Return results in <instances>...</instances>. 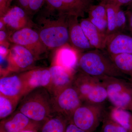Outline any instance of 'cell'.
Wrapping results in <instances>:
<instances>
[{
    "mask_svg": "<svg viewBox=\"0 0 132 132\" xmlns=\"http://www.w3.org/2000/svg\"><path fill=\"white\" fill-rule=\"evenodd\" d=\"M20 102L17 110L38 123H44L55 113L52 95L45 88L32 90L24 95Z\"/></svg>",
    "mask_w": 132,
    "mask_h": 132,
    "instance_id": "cell-1",
    "label": "cell"
},
{
    "mask_svg": "<svg viewBox=\"0 0 132 132\" xmlns=\"http://www.w3.org/2000/svg\"><path fill=\"white\" fill-rule=\"evenodd\" d=\"M101 50H89L81 55L78 61L80 71L98 79L105 76L125 77V75L119 71L109 55Z\"/></svg>",
    "mask_w": 132,
    "mask_h": 132,
    "instance_id": "cell-2",
    "label": "cell"
},
{
    "mask_svg": "<svg viewBox=\"0 0 132 132\" xmlns=\"http://www.w3.org/2000/svg\"><path fill=\"white\" fill-rule=\"evenodd\" d=\"M70 15L60 14L57 19H43L41 21L39 34L45 46L50 48L64 46L69 42L68 17Z\"/></svg>",
    "mask_w": 132,
    "mask_h": 132,
    "instance_id": "cell-3",
    "label": "cell"
},
{
    "mask_svg": "<svg viewBox=\"0 0 132 132\" xmlns=\"http://www.w3.org/2000/svg\"><path fill=\"white\" fill-rule=\"evenodd\" d=\"M72 85L83 103L103 105L108 99L106 89L98 78L81 71L75 74Z\"/></svg>",
    "mask_w": 132,
    "mask_h": 132,
    "instance_id": "cell-4",
    "label": "cell"
},
{
    "mask_svg": "<svg viewBox=\"0 0 132 132\" xmlns=\"http://www.w3.org/2000/svg\"><path fill=\"white\" fill-rule=\"evenodd\" d=\"M99 79L106 89L113 106L128 110L132 101V84L121 78L105 76Z\"/></svg>",
    "mask_w": 132,
    "mask_h": 132,
    "instance_id": "cell-5",
    "label": "cell"
},
{
    "mask_svg": "<svg viewBox=\"0 0 132 132\" xmlns=\"http://www.w3.org/2000/svg\"><path fill=\"white\" fill-rule=\"evenodd\" d=\"M105 114L103 105L82 103L75 111L68 121L86 131L94 132Z\"/></svg>",
    "mask_w": 132,
    "mask_h": 132,
    "instance_id": "cell-6",
    "label": "cell"
},
{
    "mask_svg": "<svg viewBox=\"0 0 132 132\" xmlns=\"http://www.w3.org/2000/svg\"><path fill=\"white\" fill-rule=\"evenodd\" d=\"M52 103L55 113L62 115L68 121L75 111L83 102L72 85L52 97Z\"/></svg>",
    "mask_w": 132,
    "mask_h": 132,
    "instance_id": "cell-7",
    "label": "cell"
},
{
    "mask_svg": "<svg viewBox=\"0 0 132 132\" xmlns=\"http://www.w3.org/2000/svg\"><path fill=\"white\" fill-rule=\"evenodd\" d=\"M10 39L16 45H21L30 50L36 59L46 52L47 47L42 41L39 33L31 28L15 31Z\"/></svg>",
    "mask_w": 132,
    "mask_h": 132,
    "instance_id": "cell-8",
    "label": "cell"
},
{
    "mask_svg": "<svg viewBox=\"0 0 132 132\" xmlns=\"http://www.w3.org/2000/svg\"><path fill=\"white\" fill-rule=\"evenodd\" d=\"M8 55L9 69L13 72L28 70L37 59L30 50L16 44L12 47Z\"/></svg>",
    "mask_w": 132,
    "mask_h": 132,
    "instance_id": "cell-9",
    "label": "cell"
},
{
    "mask_svg": "<svg viewBox=\"0 0 132 132\" xmlns=\"http://www.w3.org/2000/svg\"><path fill=\"white\" fill-rule=\"evenodd\" d=\"M42 125L17 110L8 118L1 121L0 129L6 132H21L29 130L38 132Z\"/></svg>",
    "mask_w": 132,
    "mask_h": 132,
    "instance_id": "cell-10",
    "label": "cell"
},
{
    "mask_svg": "<svg viewBox=\"0 0 132 132\" xmlns=\"http://www.w3.org/2000/svg\"><path fill=\"white\" fill-rule=\"evenodd\" d=\"M29 91L21 75H4L0 79V95L21 100Z\"/></svg>",
    "mask_w": 132,
    "mask_h": 132,
    "instance_id": "cell-11",
    "label": "cell"
},
{
    "mask_svg": "<svg viewBox=\"0 0 132 132\" xmlns=\"http://www.w3.org/2000/svg\"><path fill=\"white\" fill-rule=\"evenodd\" d=\"M49 69L51 80L47 90L52 97H54L65 88L72 85L75 73L74 71L57 65H53Z\"/></svg>",
    "mask_w": 132,
    "mask_h": 132,
    "instance_id": "cell-12",
    "label": "cell"
},
{
    "mask_svg": "<svg viewBox=\"0 0 132 132\" xmlns=\"http://www.w3.org/2000/svg\"><path fill=\"white\" fill-rule=\"evenodd\" d=\"M78 18L74 15L69 16V42L73 48L81 52L93 49V47L85 35Z\"/></svg>",
    "mask_w": 132,
    "mask_h": 132,
    "instance_id": "cell-13",
    "label": "cell"
},
{
    "mask_svg": "<svg viewBox=\"0 0 132 132\" xmlns=\"http://www.w3.org/2000/svg\"><path fill=\"white\" fill-rule=\"evenodd\" d=\"M29 15L23 9L19 6H14L10 8L6 13L1 17L5 25L9 28L15 31L29 27Z\"/></svg>",
    "mask_w": 132,
    "mask_h": 132,
    "instance_id": "cell-14",
    "label": "cell"
},
{
    "mask_svg": "<svg viewBox=\"0 0 132 132\" xmlns=\"http://www.w3.org/2000/svg\"><path fill=\"white\" fill-rule=\"evenodd\" d=\"M21 75L26 82L29 92L38 88H45L47 89L51 83L49 69H34Z\"/></svg>",
    "mask_w": 132,
    "mask_h": 132,
    "instance_id": "cell-15",
    "label": "cell"
},
{
    "mask_svg": "<svg viewBox=\"0 0 132 132\" xmlns=\"http://www.w3.org/2000/svg\"><path fill=\"white\" fill-rule=\"evenodd\" d=\"M105 49L109 55L132 54V36L118 33L108 36Z\"/></svg>",
    "mask_w": 132,
    "mask_h": 132,
    "instance_id": "cell-16",
    "label": "cell"
},
{
    "mask_svg": "<svg viewBox=\"0 0 132 132\" xmlns=\"http://www.w3.org/2000/svg\"><path fill=\"white\" fill-rule=\"evenodd\" d=\"M80 26L89 42L94 48L105 49L108 37L90 21L88 18L81 19Z\"/></svg>",
    "mask_w": 132,
    "mask_h": 132,
    "instance_id": "cell-17",
    "label": "cell"
},
{
    "mask_svg": "<svg viewBox=\"0 0 132 132\" xmlns=\"http://www.w3.org/2000/svg\"><path fill=\"white\" fill-rule=\"evenodd\" d=\"M78 59L76 50L67 45L59 48L55 58L53 65L61 66L66 69L74 71Z\"/></svg>",
    "mask_w": 132,
    "mask_h": 132,
    "instance_id": "cell-18",
    "label": "cell"
},
{
    "mask_svg": "<svg viewBox=\"0 0 132 132\" xmlns=\"http://www.w3.org/2000/svg\"><path fill=\"white\" fill-rule=\"evenodd\" d=\"M87 13L90 21L102 32L106 34L108 22L106 4L100 2L98 5H92Z\"/></svg>",
    "mask_w": 132,
    "mask_h": 132,
    "instance_id": "cell-19",
    "label": "cell"
},
{
    "mask_svg": "<svg viewBox=\"0 0 132 132\" xmlns=\"http://www.w3.org/2000/svg\"><path fill=\"white\" fill-rule=\"evenodd\" d=\"M68 121L64 116L55 113L43 123L40 132H65Z\"/></svg>",
    "mask_w": 132,
    "mask_h": 132,
    "instance_id": "cell-20",
    "label": "cell"
},
{
    "mask_svg": "<svg viewBox=\"0 0 132 132\" xmlns=\"http://www.w3.org/2000/svg\"><path fill=\"white\" fill-rule=\"evenodd\" d=\"M108 114L114 121L132 132V113L128 110L113 106Z\"/></svg>",
    "mask_w": 132,
    "mask_h": 132,
    "instance_id": "cell-21",
    "label": "cell"
},
{
    "mask_svg": "<svg viewBox=\"0 0 132 132\" xmlns=\"http://www.w3.org/2000/svg\"><path fill=\"white\" fill-rule=\"evenodd\" d=\"M71 11L72 15L84 17L93 5V0H62Z\"/></svg>",
    "mask_w": 132,
    "mask_h": 132,
    "instance_id": "cell-22",
    "label": "cell"
},
{
    "mask_svg": "<svg viewBox=\"0 0 132 132\" xmlns=\"http://www.w3.org/2000/svg\"><path fill=\"white\" fill-rule=\"evenodd\" d=\"M109 56L119 71L132 79V54H120Z\"/></svg>",
    "mask_w": 132,
    "mask_h": 132,
    "instance_id": "cell-23",
    "label": "cell"
},
{
    "mask_svg": "<svg viewBox=\"0 0 132 132\" xmlns=\"http://www.w3.org/2000/svg\"><path fill=\"white\" fill-rule=\"evenodd\" d=\"M20 100L0 95V119L1 120L9 117L14 112Z\"/></svg>",
    "mask_w": 132,
    "mask_h": 132,
    "instance_id": "cell-24",
    "label": "cell"
},
{
    "mask_svg": "<svg viewBox=\"0 0 132 132\" xmlns=\"http://www.w3.org/2000/svg\"><path fill=\"white\" fill-rule=\"evenodd\" d=\"M107 17L108 27L106 35L111 36L117 34L116 16L118 8L120 7L113 4H106Z\"/></svg>",
    "mask_w": 132,
    "mask_h": 132,
    "instance_id": "cell-25",
    "label": "cell"
},
{
    "mask_svg": "<svg viewBox=\"0 0 132 132\" xmlns=\"http://www.w3.org/2000/svg\"><path fill=\"white\" fill-rule=\"evenodd\" d=\"M103 120L102 132H129L125 128L113 120L108 114L105 113Z\"/></svg>",
    "mask_w": 132,
    "mask_h": 132,
    "instance_id": "cell-26",
    "label": "cell"
},
{
    "mask_svg": "<svg viewBox=\"0 0 132 132\" xmlns=\"http://www.w3.org/2000/svg\"><path fill=\"white\" fill-rule=\"evenodd\" d=\"M127 17L126 12L121 9V7L118 8L116 16L117 34L123 33L127 27Z\"/></svg>",
    "mask_w": 132,
    "mask_h": 132,
    "instance_id": "cell-27",
    "label": "cell"
},
{
    "mask_svg": "<svg viewBox=\"0 0 132 132\" xmlns=\"http://www.w3.org/2000/svg\"><path fill=\"white\" fill-rule=\"evenodd\" d=\"M45 0H29L28 14L31 16L40 10L45 3Z\"/></svg>",
    "mask_w": 132,
    "mask_h": 132,
    "instance_id": "cell-28",
    "label": "cell"
},
{
    "mask_svg": "<svg viewBox=\"0 0 132 132\" xmlns=\"http://www.w3.org/2000/svg\"><path fill=\"white\" fill-rule=\"evenodd\" d=\"M105 4H111L121 7L124 5H128L132 2V0H100Z\"/></svg>",
    "mask_w": 132,
    "mask_h": 132,
    "instance_id": "cell-29",
    "label": "cell"
},
{
    "mask_svg": "<svg viewBox=\"0 0 132 132\" xmlns=\"http://www.w3.org/2000/svg\"><path fill=\"white\" fill-rule=\"evenodd\" d=\"M65 132H87L76 126L72 123L68 121Z\"/></svg>",
    "mask_w": 132,
    "mask_h": 132,
    "instance_id": "cell-30",
    "label": "cell"
},
{
    "mask_svg": "<svg viewBox=\"0 0 132 132\" xmlns=\"http://www.w3.org/2000/svg\"><path fill=\"white\" fill-rule=\"evenodd\" d=\"M126 12L127 17L128 27L130 35L132 36V11L128 10Z\"/></svg>",
    "mask_w": 132,
    "mask_h": 132,
    "instance_id": "cell-31",
    "label": "cell"
},
{
    "mask_svg": "<svg viewBox=\"0 0 132 132\" xmlns=\"http://www.w3.org/2000/svg\"><path fill=\"white\" fill-rule=\"evenodd\" d=\"M18 6L23 9L28 14L29 0H18Z\"/></svg>",
    "mask_w": 132,
    "mask_h": 132,
    "instance_id": "cell-32",
    "label": "cell"
},
{
    "mask_svg": "<svg viewBox=\"0 0 132 132\" xmlns=\"http://www.w3.org/2000/svg\"><path fill=\"white\" fill-rule=\"evenodd\" d=\"M6 36V34L5 31L1 30L0 31V41L1 43L4 41Z\"/></svg>",
    "mask_w": 132,
    "mask_h": 132,
    "instance_id": "cell-33",
    "label": "cell"
},
{
    "mask_svg": "<svg viewBox=\"0 0 132 132\" xmlns=\"http://www.w3.org/2000/svg\"><path fill=\"white\" fill-rule=\"evenodd\" d=\"M4 26H5V24L3 23V22L1 21V22H0V29H1V30H2V29L4 27Z\"/></svg>",
    "mask_w": 132,
    "mask_h": 132,
    "instance_id": "cell-34",
    "label": "cell"
},
{
    "mask_svg": "<svg viewBox=\"0 0 132 132\" xmlns=\"http://www.w3.org/2000/svg\"><path fill=\"white\" fill-rule=\"evenodd\" d=\"M128 6V10L132 11V2L130 3Z\"/></svg>",
    "mask_w": 132,
    "mask_h": 132,
    "instance_id": "cell-35",
    "label": "cell"
},
{
    "mask_svg": "<svg viewBox=\"0 0 132 132\" xmlns=\"http://www.w3.org/2000/svg\"><path fill=\"white\" fill-rule=\"evenodd\" d=\"M128 110H130V111H132V101L130 104V106L129 107V108L128 109Z\"/></svg>",
    "mask_w": 132,
    "mask_h": 132,
    "instance_id": "cell-36",
    "label": "cell"
},
{
    "mask_svg": "<svg viewBox=\"0 0 132 132\" xmlns=\"http://www.w3.org/2000/svg\"><path fill=\"white\" fill-rule=\"evenodd\" d=\"M21 132H37L35 131H32V130H26V131H23Z\"/></svg>",
    "mask_w": 132,
    "mask_h": 132,
    "instance_id": "cell-37",
    "label": "cell"
},
{
    "mask_svg": "<svg viewBox=\"0 0 132 132\" xmlns=\"http://www.w3.org/2000/svg\"><path fill=\"white\" fill-rule=\"evenodd\" d=\"M8 2H9V3L11 5V3H12V1L13 0H7Z\"/></svg>",
    "mask_w": 132,
    "mask_h": 132,
    "instance_id": "cell-38",
    "label": "cell"
},
{
    "mask_svg": "<svg viewBox=\"0 0 132 132\" xmlns=\"http://www.w3.org/2000/svg\"><path fill=\"white\" fill-rule=\"evenodd\" d=\"M0 132H6L4 131V130H3L2 129H0Z\"/></svg>",
    "mask_w": 132,
    "mask_h": 132,
    "instance_id": "cell-39",
    "label": "cell"
},
{
    "mask_svg": "<svg viewBox=\"0 0 132 132\" xmlns=\"http://www.w3.org/2000/svg\"><path fill=\"white\" fill-rule=\"evenodd\" d=\"M130 80H131V81H130V82H131V83L132 84V79H130Z\"/></svg>",
    "mask_w": 132,
    "mask_h": 132,
    "instance_id": "cell-40",
    "label": "cell"
}]
</instances>
